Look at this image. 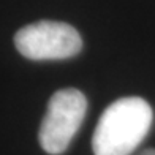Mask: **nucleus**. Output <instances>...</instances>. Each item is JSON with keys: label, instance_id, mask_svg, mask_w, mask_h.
<instances>
[{"label": "nucleus", "instance_id": "nucleus-1", "mask_svg": "<svg viewBox=\"0 0 155 155\" xmlns=\"http://www.w3.org/2000/svg\"><path fill=\"white\" fill-rule=\"evenodd\" d=\"M153 120L150 104L139 97L120 98L103 111L92 138L95 155H130L147 136Z\"/></svg>", "mask_w": 155, "mask_h": 155}, {"label": "nucleus", "instance_id": "nucleus-2", "mask_svg": "<svg viewBox=\"0 0 155 155\" xmlns=\"http://www.w3.org/2000/svg\"><path fill=\"white\" fill-rule=\"evenodd\" d=\"M87 98L78 89L55 92L48 103L46 116L41 122L38 139L51 155H60L67 149L86 117Z\"/></svg>", "mask_w": 155, "mask_h": 155}, {"label": "nucleus", "instance_id": "nucleus-3", "mask_svg": "<svg viewBox=\"0 0 155 155\" xmlns=\"http://www.w3.org/2000/svg\"><path fill=\"white\" fill-rule=\"evenodd\" d=\"M16 49L30 60H60L76 55L82 48L74 27L59 21H38L15 35Z\"/></svg>", "mask_w": 155, "mask_h": 155}, {"label": "nucleus", "instance_id": "nucleus-4", "mask_svg": "<svg viewBox=\"0 0 155 155\" xmlns=\"http://www.w3.org/2000/svg\"><path fill=\"white\" fill-rule=\"evenodd\" d=\"M139 155H155V150H153V149H147V150H144V152H141Z\"/></svg>", "mask_w": 155, "mask_h": 155}]
</instances>
